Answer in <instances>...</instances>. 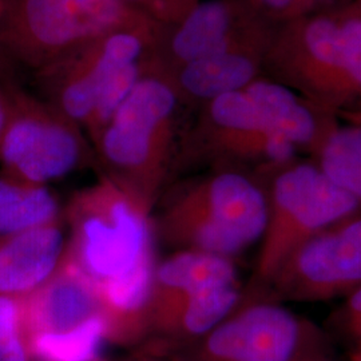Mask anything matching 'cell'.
Masks as SVG:
<instances>
[{
    "label": "cell",
    "instance_id": "cell-1",
    "mask_svg": "<svg viewBox=\"0 0 361 361\" xmlns=\"http://www.w3.org/2000/svg\"><path fill=\"white\" fill-rule=\"evenodd\" d=\"M183 104L166 74L150 67L92 142L102 176L153 212L177 161Z\"/></svg>",
    "mask_w": 361,
    "mask_h": 361
},
{
    "label": "cell",
    "instance_id": "cell-2",
    "mask_svg": "<svg viewBox=\"0 0 361 361\" xmlns=\"http://www.w3.org/2000/svg\"><path fill=\"white\" fill-rule=\"evenodd\" d=\"M267 214V195L257 182L222 169L174 189L152 221L153 232L177 250L232 258L261 240Z\"/></svg>",
    "mask_w": 361,
    "mask_h": 361
},
{
    "label": "cell",
    "instance_id": "cell-3",
    "mask_svg": "<svg viewBox=\"0 0 361 361\" xmlns=\"http://www.w3.org/2000/svg\"><path fill=\"white\" fill-rule=\"evenodd\" d=\"M159 25L121 0H11L0 18V77H31L66 54L125 28Z\"/></svg>",
    "mask_w": 361,
    "mask_h": 361
},
{
    "label": "cell",
    "instance_id": "cell-4",
    "mask_svg": "<svg viewBox=\"0 0 361 361\" xmlns=\"http://www.w3.org/2000/svg\"><path fill=\"white\" fill-rule=\"evenodd\" d=\"M152 216L140 200L102 176L66 207V253L95 283L121 277L154 255Z\"/></svg>",
    "mask_w": 361,
    "mask_h": 361
},
{
    "label": "cell",
    "instance_id": "cell-5",
    "mask_svg": "<svg viewBox=\"0 0 361 361\" xmlns=\"http://www.w3.org/2000/svg\"><path fill=\"white\" fill-rule=\"evenodd\" d=\"M262 170L273 173V180L256 274L259 281L269 283L298 246L349 219L360 202L329 180L317 164L295 158Z\"/></svg>",
    "mask_w": 361,
    "mask_h": 361
},
{
    "label": "cell",
    "instance_id": "cell-6",
    "mask_svg": "<svg viewBox=\"0 0 361 361\" xmlns=\"http://www.w3.org/2000/svg\"><path fill=\"white\" fill-rule=\"evenodd\" d=\"M343 10L276 26L264 61V77L336 116L350 110Z\"/></svg>",
    "mask_w": 361,
    "mask_h": 361
},
{
    "label": "cell",
    "instance_id": "cell-7",
    "mask_svg": "<svg viewBox=\"0 0 361 361\" xmlns=\"http://www.w3.org/2000/svg\"><path fill=\"white\" fill-rule=\"evenodd\" d=\"M8 119L0 145V170L47 185L80 168L90 157L83 130L38 94L3 78Z\"/></svg>",
    "mask_w": 361,
    "mask_h": 361
},
{
    "label": "cell",
    "instance_id": "cell-8",
    "mask_svg": "<svg viewBox=\"0 0 361 361\" xmlns=\"http://www.w3.org/2000/svg\"><path fill=\"white\" fill-rule=\"evenodd\" d=\"M161 26L119 30L66 54L32 75L37 94L85 129L116 74L152 52Z\"/></svg>",
    "mask_w": 361,
    "mask_h": 361
},
{
    "label": "cell",
    "instance_id": "cell-9",
    "mask_svg": "<svg viewBox=\"0 0 361 361\" xmlns=\"http://www.w3.org/2000/svg\"><path fill=\"white\" fill-rule=\"evenodd\" d=\"M296 153V147L267 122L245 89L201 106L180 147L188 159L252 162L259 169L283 165Z\"/></svg>",
    "mask_w": 361,
    "mask_h": 361
},
{
    "label": "cell",
    "instance_id": "cell-10",
    "mask_svg": "<svg viewBox=\"0 0 361 361\" xmlns=\"http://www.w3.org/2000/svg\"><path fill=\"white\" fill-rule=\"evenodd\" d=\"M279 296L324 301L361 286V217L316 234L286 258L269 281Z\"/></svg>",
    "mask_w": 361,
    "mask_h": 361
},
{
    "label": "cell",
    "instance_id": "cell-11",
    "mask_svg": "<svg viewBox=\"0 0 361 361\" xmlns=\"http://www.w3.org/2000/svg\"><path fill=\"white\" fill-rule=\"evenodd\" d=\"M305 338L284 307L253 302L237 308L207 335L186 347V361H290Z\"/></svg>",
    "mask_w": 361,
    "mask_h": 361
},
{
    "label": "cell",
    "instance_id": "cell-12",
    "mask_svg": "<svg viewBox=\"0 0 361 361\" xmlns=\"http://www.w3.org/2000/svg\"><path fill=\"white\" fill-rule=\"evenodd\" d=\"M268 26L274 25L245 0H200L178 22L161 26L150 59L158 70L170 74Z\"/></svg>",
    "mask_w": 361,
    "mask_h": 361
},
{
    "label": "cell",
    "instance_id": "cell-13",
    "mask_svg": "<svg viewBox=\"0 0 361 361\" xmlns=\"http://www.w3.org/2000/svg\"><path fill=\"white\" fill-rule=\"evenodd\" d=\"M274 28H261L166 74L183 107L200 109L221 95L244 90L262 77L265 54Z\"/></svg>",
    "mask_w": 361,
    "mask_h": 361
},
{
    "label": "cell",
    "instance_id": "cell-14",
    "mask_svg": "<svg viewBox=\"0 0 361 361\" xmlns=\"http://www.w3.org/2000/svg\"><path fill=\"white\" fill-rule=\"evenodd\" d=\"M23 301L30 338L67 334L101 317L98 285L66 252L51 277Z\"/></svg>",
    "mask_w": 361,
    "mask_h": 361
},
{
    "label": "cell",
    "instance_id": "cell-15",
    "mask_svg": "<svg viewBox=\"0 0 361 361\" xmlns=\"http://www.w3.org/2000/svg\"><path fill=\"white\" fill-rule=\"evenodd\" d=\"M65 219L0 237V295L26 297L44 284L65 256Z\"/></svg>",
    "mask_w": 361,
    "mask_h": 361
},
{
    "label": "cell",
    "instance_id": "cell-16",
    "mask_svg": "<svg viewBox=\"0 0 361 361\" xmlns=\"http://www.w3.org/2000/svg\"><path fill=\"white\" fill-rule=\"evenodd\" d=\"M267 122L298 150L314 154L338 116L269 78L259 77L245 87Z\"/></svg>",
    "mask_w": 361,
    "mask_h": 361
},
{
    "label": "cell",
    "instance_id": "cell-17",
    "mask_svg": "<svg viewBox=\"0 0 361 361\" xmlns=\"http://www.w3.org/2000/svg\"><path fill=\"white\" fill-rule=\"evenodd\" d=\"M238 284L183 297L149 316V336L170 348H186L222 323L240 304Z\"/></svg>",
    "mask_w": 361,
    "mask_h": 361
},
{
    "label": "cell",
    "instance_id": "cell-18",
    "mask_svg": "<svg viewBox=\"0 0 361 361\" xmlns=\"http://www.w3.org/2000/svg\"><path fill=\"white\" fill-rule=\"evenodd\" d=\"M155 265L157 261L153 255L129 273L97 283L106 341L129 345L141 343L149 336Z\"/></svg>",
    "mask_w": 361,
    "mask_h": 361
},
{
    "label": "cell",
    "instance_id": "cell-19",
    "mask_svg": "<svg viewBox=\"0 0 361 361\" xmlns=\"http://www.w3.org/2000/svg\"><path fill=\"white\" fill-rule=\"evenodd\" d=\"M232 284H238L232 258L177 250L155 265L150 313L183 297Z\"/></svg>",
    "mask_w": 361,
    "mask_h": 361
},
{
    "label": "cell",
    "instance_id": "cell-20",
    "mask_svg": "<svg viewBox=\"0 0 361 361\" xmlns=\"http://www.w3.org/2000/svg\"><path fill=\"white\" fill-rule=\"evenodd\" d=\"M62 214L47 185L0 170V237L37 228L61 219Z\"/></svg>",
    "mask_w": 361,
    "mask_h": 361
},
{
    "label": "cell",
    "instance_id": "cell-21",
    "mask_svg": "<svg viewBox=\"0 0 361 361\" xmlns=\"http://www.w3.org/2000/svg\"><path fill=\"white\" fill-rule=\"evenodd\" d=\"M314 157L329 180L361 202L360 126L336 125Z\"/></svg>",
    "mask_w": 361,
    "mask_h": 361
},
{
    "label": "cell",
    "instance_id": "cell-22",
    "mask_svg": "<svg viewBox=\"0 0 361 361\" xmlns=\"http://www.w3.org/2000/svg\"><path fill=\"white\" fill-rule=\"evenodd\" d=\"M106 341L102 317L59 335H38L30 338L32 359L38 361H102L101 349Z\"/></svg>",
    "mask_w": 361,
    "mask_h": 361
},
{
    "label": "cell",
    "instance_id": "cell-23",
    "mask_svg": "<svg viewBox=\"0 0 361 361\" xmlns=\"http://www.w3.org/2000/svg\"><path fill=\"white\" fill-rule=\"evenodd\" d=\"M0 361H34L23 297L0 295Z\"/></svg>",
    "mask_w": 361,
    "mask_h": 361
},
{
    "label": "cell",
    "instance_id": "cell-24",
    "mask_svg": "<svg viewBox=\"0 0 361 361\" xmlns=\"http://www.w3.org/2000/svg\"><path fill=\"white\" fill-rule=\"evenodd\" d=\"M147 15L159 25H173L189 13L200 0H121Z\"/></svg>",
    "mask_w": 361,
    "mask_h": 361
},
{
    "label": "cell",
    "instance_id": "cell-25",
    "mask_svg": "<svg viewBox=\"0 0 361 361\" xmlns=\"http://www.w3.org/2000/svg\"><path fill=\"white\" fill-rule=\"evenodd\" d=\"M256 13L279 26L310 13L307 0H245Z\"/></svg>",
    "mask_w": 361,
    "mask_h": 361
},
{
    "label": "cell",
    "instance_id": "cell-26",
    "mask_svg": "<svg viewBox=\"0 0 361 361\" xmlns=\"http://www.w3.org/2000/svg\"><path fill=\"white\" fill-rule=\"evenodd\" d=\"M345 316L349 332L356 344L355 353L361 355V286L349 295Z\"/></svg>",
    "mask_w": 361,
    "mask_h": 361
},
{
    "label": "cell",
    "instance_id": "cell-27",
    "mask_svg": "<svg viewBox=\"0 0 361 361\" xmlns=\"http://www.w3.org/2000/svg\"><path fill=\"white\" fill-rule=\"evenodd\" d=\"M125 361H186L178 349L170 348L165 344L153 341L149 347L134 353Z\"/></svg>",
    "mask_w": 361,
    "mask_h": 361
},
{
    "label": "cell",
    "instance_id": "cell-28",
    "mask_svg": "<svg viewBox=\"0 0 361 361\" xmlns=\"http://www.w3.org/2000/svg\"><path fill=\"white\" fill-rule=\"evenodd\" d=\"M310 13H331L345 8L356 0H307Z\"/></svg>",
    "mask_w": 361,
    "mask_h": 361
},
{
    "label": "cell",
    "instance_id": "cell-29",
    "mask_svg": "<svg viewBox=\"0 0 361 361\" xmlns=\"http://www.w3.org/2000/svg\"><path fill=\"white\" fill-rule=\"evenodd\" d=\"M290 361H329L325 356L320 355L319 352L308 348L307 345V337L301 343L300 348L295 353V356L290 359Z\"/></svg>",
    "mask_w": 361,
    "mask_h": 361
},
{
    "label": "cell",
    "instance_id": "cell-30",
    "mask_svg": "<svg viewBox=\"0 0 361 361\" xmlns=\"http://www.w3.org/2000/svg\"><path fill=\"white\" fill-rule=\"evenodd\" d=\"M7 119H8V99L4 89L3 78H0V145L4 135V130L7 126Z\"/></svg>",
    "mask_w": 361,
    "mask_h": 361
},
{
    "label": "cell",
    "instance_id": "cell-31",
    "mask_svg": "<svg viewBox=\"0 0 361 361\" xmlns=\"http://www.w3.org/2000/svg\"><path fill=\"white\" fill-rule=\"evenodd\" d=\"M337 116L340 119H343L345 123L356 125V126H360L361 128V109L352 110V111H344V113H340Z\"/></svg>",
    "mask_w": 361,
    "mask_h": 361
},
{
    "label": "cell",
    "instance_id": "cell-32",
    "mask_svg": "<svg viewBox=\"0 0 361 361\" xmlns=\"http://www.w3.org/2000/svg\"><path fill=\"white\" fill-rule=\"evenodd\" d=\"M6 4H7L6 0H0V18H1V15H3L4 10H6Z\"/></svg>",
    "mask_w": 361,
    "mask_h": 361
},
{
    "label": "cell",
    "instance_id": "cell-33",
    "mask_svg": "<svg viewBox=\"0 0 361 361\" xmlns=\"http://www.w3.org/2000/svg\"><path fill=\"white\" fill-rule=\"evenodd\" d=\"M350 361H361V355H357V353H353V356H352V359Z\"/></svg>",
    "mask_w": 361,
    "mask_h": 361
},
{
    "label": "cell",
    "instance_id": "cell-34",
    "mask_svg": "<svg viewBox=\"0 0 361 361\" xmlns=\"http://www.w3.org/2000/svg\"><path fill=\"white\" fill-rule=\"evenodd\" d=\"M356 4H357V7H359V8H360V11H361V0H356Z\"/></svg>",
    "mask_w": 361,
    "mask_h": 361
}]
</instances>
